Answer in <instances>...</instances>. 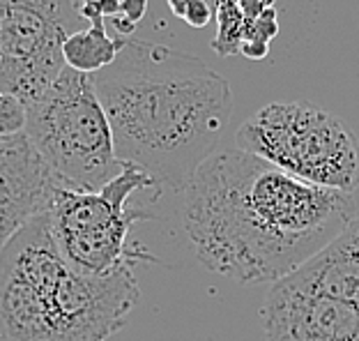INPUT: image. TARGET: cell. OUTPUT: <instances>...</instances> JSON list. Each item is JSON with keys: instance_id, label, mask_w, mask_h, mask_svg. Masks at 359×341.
Segmentation results:
<instances>
[{"instance_id": "6da1fadb", "label": "cell", "mask_w": 359, "mask_h": 341, "mask_svg": "<svg viewBox=\"0 0 359 341\" xmlns=\"http://www.w3.org/2000/svg\"><path fill=\"white\" fill-rule=\"evenodd\" d=\"M180 194V222L210 272L276 283L357 217L353 194L323 189L240 148L215 152Z\"/></svg>"}, {"instance_id": "7a4b0ae2", "label": "cell", "mask_w": 359, "mask_h": 341, "mask_svg": "<svg viewBox=\"0 0 359 341\" xmlns=\"http://www.w3.org/2000/svg\"><path fill=\"white\" fill-rule=\"evenodd\" d=\"M93 81L116 157L175 192L215 155L231 123L228 81L196 55L164 44L127 42Z\"/></svg>"}, {"instance_id": "3957f363", "label": "cell", "mask_w": 359, "mask_h": 341, "mask_svg": "<svg viewBox=\"0 0 359 341\" xmlns=\"http://www.w3.org/2000/svg\"><path fill=\"white\" fill-rule=\"evenodd\" d=\"M141 300L134 267L88 277L65 263L39 215L0 254V341H106Z\"/></svg>"}, {"instance_id": "277c9868", "label": "cell", "mask_w": 359, "mask_h": 341, "mask_svg": "<svg viewBox=\"0 0 359 341\" xmlns=\"http://www.w3.org/2000/svg\"><path fill=\"white\" fill-rule=\"evenodd\" d=\"M23 132L65 189L100 192L122 170L93 74L65 67L26 107Z\"/></svg>"}, {"instance_id": "5b68a950", "label": "cell", "mask_w": 359, "mask_h": 341, "mask_svg": "<svg viewBox=\"0 0 359 341\" xmlns=\"http://www.w3.org/2000/svg\"><path fill=\"white\" fill-rule=\"evenodd\" d=\"M161 187L148 170L122 164V170L100 192L60 187L48 208V229L72 270L88 277L134 267V261H154L141 247H129V229L138 219L154 217L148 206L134 203L138 194L159 196Z\"/></svg>"}, {"instance_id": "8992f818", "label": "cell", "mask_w": 359, "mask_h": 341, "mask_svg": "<svg viewBox=\"0 0 359 341\" xmlns=\"http://www.w3.org/2000/svg\"><path fill=\"white\" fill-rule=\"evenodd\" d=\"M235 143L306 185L344 194L359 187V143L353 129L313 104H267L244 120Z\"/></svg>"}, {"instance_id": "52a82bcc", "label": "cell", "mask_w": 359, "mask_h": 341, "mask_svg": "<svg viewBox=\"0 0 359 341\" xmlns=\"http://www.w3.org/2000/svg\"><path fill=\"white\" fill-rule=\"evenodd\" d=\"M81 0H0V93L23 104L39 95L67 67L62 46L76 26Z\"/></svg>"}, {"instance_id": "ba28073f", "label": "cell", "mask_w": 359, "mask_h": 341, "mask_svg": "<svg viewBox=\"0 0 359 341\" xmlns=\"http://www.w3.org/2000/svg\"><path fill=\"white\" fill-rule=\"evenodd\" d=\"M267 341H359V307L272 283L263 305Z\"/></svg>"}, {"instance_id": "9c48e42d", "label": "cell", "mask_w": 359, "mask_h": 341, "mask_svg": "<svg viewBox=\"0 0 359 341\" xmlns=\"http://www.w3.org/2000/svg\"><path fill=\"white\" fill-rule=\"evenodd\" d=\"M60 187L26 132L0 141V254L28 222L48 213Z\"/></svg>"}, {"instance_id": "30bf717a", "label": "cell", "mask_w": 359, "mask_h": 341, "mask_svg": "<svg viewBox=\"0 0 359 341\" xmlns=\"http://www.w3.org/2000/svg\"><path fill=\"white\" fill-rule=\"evenodd\" d=\"M283 281L304 293L359 307V215Z\"/></svg>"}, {"instance_id": "8fae6325", "label": "cell", "mask_w": 359, "mask_h": 341, "mask_svg": "<svg viewBox=\"0 0 359 341\" xmlns=\"http://www.w3.org/2000/svg\"><path fill=\"white\" fill-rule=\"evenodd\" d=\"M88 23L90 28H81L67 37L62 46V58L67 67L81 72V74H97L118 58L127 39L111 37L100 16Z\"/></svg>"}, {"instance_id": "7c38bea8", "label": "cell", "mask_w": 359, "mask_h": 341, "mask_svg": "<svg viewBox=\"0 0 359 341\" xmlns=\"http://www.w3.org/2000/svg\"><path fill=\"white\" fill-rule=\"evenodd\" d=\"M217 19L219 35L212 42V48L222 55L240 51V44L244 39V14L238 0H217Z\"/></svg>"}, {"instance_id": "4fadbf2b", "label": "cell", "mask_w": 359, "mask_h": 341, "mask_svg": "<svg viewBox=\"0 0 359 341\" xmlns=\"http://www.w3.org/2000/svg\"><path fill=\"white\" fill-rule=\"evenodd\" d=\"M26 129V104L14 95L0 93V141Z\"/></svg>"}, {"instance_id": "5bb4252c", "label": "cell", "mask_w": 359, "mask_h": 341, "mask_svg": "<svg viewBox=\"0 0 359 341\" xmlns=\"http://www.w3.org/2000/svg\"><path fill=\"white\" fill-rule=\"evenodd\" d=\"M279 32V23H276V10L267 7V10L254 21H244V39L242 42H265L269 44L272 37Z\"/></svg>"}, {"instance_id": "9a60e30c", "label": "cell", "mask_w": 359, "mask_h": 341, "mask_svg": "<svg viewBox=\"0 0 359 341\" xmlns=\"http://www.w3.org/2000/svg\"><path fill=\"white\" fill-rule=\"evenodd\" d=\"M148 12V0H120V16L113 19L122 35H129Z\"/></svg>"}, {"instance_id": "2e32d148", "label": "cell", "mask_w": 359, "mask_h": 341, "mask_svg": "<svg viewBox=\"0 0 359 341\" xmlns=\"http://www.w3.org/2000/svg\"><path fill=\"white\" fill-rule=\"evenodd\" d=\"M182 19L189 23L191 28H205L212 21V7L208 0H194V3L187 7Z\"/></svg>"}, {"instance_id": "e0dca14e", "label": "cell", "mask_w": 359, "mask_h": 341, "mask_svg": "<svg viewBox=\"0 0 359 341\" xmlns=\"http://www.w3.org/2000/svg\"><path fill=\"white\" fill-rule=\"evenodd\" d=\"M240 53L249 60H265L269 55V44H265V42H242Z\"/></svg>"}, {"instance_id": "ac0fdd59", "label": "cell", "mask_w": 359, "mask_h": 341, "mask_svg": "<svg viewBox=\"0 0 359 341\" xmlns=\"http://www.w3.org/2000/svg\"><path fill=\"white\" fill-rule=\"evenodd\" d=\"M194 3V0H168V5H170V10H173L175 16H180L182 19L184 12H187V7H189Z\"/></svg>"}, {"instance_id": "d6986e66", "label": "cell", "mask_w": 359, "mask_h": 341, "mask_svg": "<svg viewBox=\"0 0 359 341\" xmlns=\"http://www.w3.org/2000/svg\"><path fill=\"white\" fill-rule=\"evenodd\" d=\"M256 3L260 7H265V10H267V7H274V0H256Z\"/></svg>"}]
</instances>
